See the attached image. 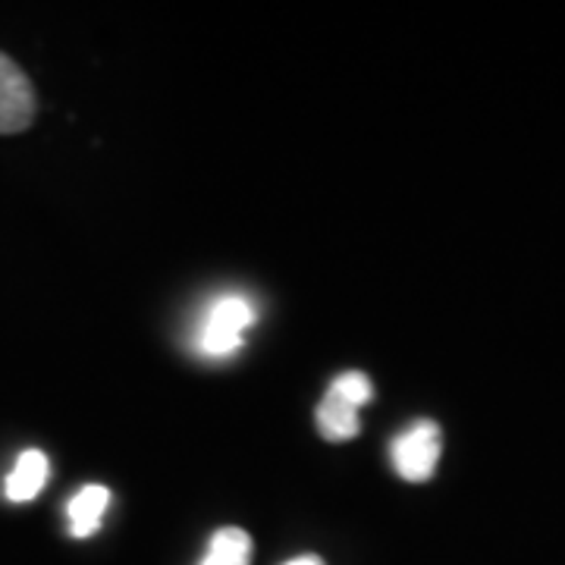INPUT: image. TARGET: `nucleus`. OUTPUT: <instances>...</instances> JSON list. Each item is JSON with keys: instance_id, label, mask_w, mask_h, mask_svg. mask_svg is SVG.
Listing matches in <instances>:
<instances>
[{"instance_id": "f257e3e1", "label": "nucleus", "mask_w": 565, "mask_h": 565, "mask_svg": "<svg viewBox=\"0 0 565 565\" xmlns=\"http://www.w3.org/2000/svg\"><path fill=\"white\" fill-rule=\"evenodd\" d=\"M255 305L239 292L221 296L217 302L204 311L202 327H199V349L207 359H230L245 340V330L255 323Z\"/></svg>"}, {"instance_id": "f03ea898", "label": "nucleus", "mask_w": 565, "mask_h": 565, "mask_svg": "<svg viewBox=\"0 0 565 565\" xmlns=\"http://www.w3.org/2000/svg\"><path fill=\"white\" fill-rule=\"evenodd\" d=\"M440 452H444V434L430 418H418L415 424H408L390 446L396 475L412 484H424L434 478Z\"/></svg>"}, {"instance_id": "7ed1b4c3", "label": "nucleus", "mask_w": 565, "mask_h": 565, "mask_svg": "<svg viewBox=\"0 0 565 565\" xmlns=\"http://www.w3.org/2000/svg\"><path fill=\"white\" fill-rule=\"evenodd\" d=\"M35 88L29 76L20 70V63L0 54V136L25 132L35 122Z\"/></svg>"}, {"instance_id": "20e7f679", "label": "nucleus", "mask_w": 565, "mask_h": 565, "mask_svg": "<svg viewBox=\"0 0 565 565\" xmlns=\"http://www.w3.org/2000/svg\"><path fill=\"white\" fill-rule=\"evenodd\" d=\"M107 505H110V490H107V487L102 484L82 487L79 493L70 500V505H66L70 534H73V537H79V541L92 537V534H98Z\"/></svg>"}, {"instance_id": "39448f33", "label": "nucleus", "mask_w": 565, "mask_h": 565, "mask_svg": "<svg viewBox=\"0 0 565 565\" xmlns=\"http://www.w3.org/2000/svg\"><path fill=\"white\" fill-rule=\"evenodd\" d=\"M47 475H51L47 456L41 449H25L17 459V468L7 478V500L10 503H32L47 484Z\"/></svg>"}, {"instance_id": "423d86ee", "label": "nucleus", "mask_w": 565, "mask_h": 565, "mask_svg": "<svg viewBox=\"0 0 565 565\" xmlns=\"http://www.w3.org/2000/svg\"><path fill=\"white\" fill-rule=\"evenodd\" d=\"M318 430L323 434V440H330V444H343V440L359 437V430H362L359 408L327 390L323 403L318 405Z\"/></svg>"}, {"instance_id": "0eeeda50", "label": "nucleus", "mask_w": 565, "mask_h": 565, "mask_svg": "<svg viewBox=\"0 0 565 565\" xmlns=\"http://www.w3.org/2000/svg\"><path fill=\"white\" fill-rule=\"evenodd\" d=\"M252 563V537L245 534L243 527H221L207 553L199 565H248Z\"/></svg>"}, {"instance_id": "6e6552de", "label": "nucleus", "mask_w": 565, "mask_h": 565, "mask_svg": "<svg viewBox=\"0 0 565 565\" xmlns=\"http://www.w3.org/2000/svg\"><path fill=\"white\" fill-rule=\"evenodd\" d=\"M330 393H337L340 399H345L349 405H355V408H362L374 399V386L367 381V374L362 371H345L340 374L333 384H330Z\"/></svg>"}, {"instance_id": "1a4fd4ad", "label": "nucleus", "mask_w": 565, "mask_h": 565, "mask_svg": "<svg viewBox=\"0 0 565 565\" xmlns=\"http://www.w3.org/2000/svg\"><path fill=\"white\" fill-rule=\"evenodd\" d=\"M282 565H323V559H318V556H299V559H289V563Z\"/></svg>"}]
</instances>
